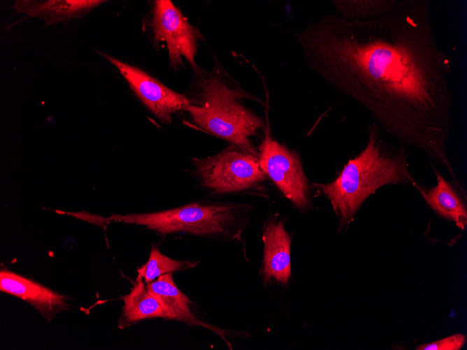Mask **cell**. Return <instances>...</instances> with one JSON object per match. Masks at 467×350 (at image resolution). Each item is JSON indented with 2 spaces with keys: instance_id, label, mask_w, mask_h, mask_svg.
<instances>
[{
  "instance_id": "6",
  "label": "cell",
  "mask_w": 467,
  "mask_h": 350,
  "mask_svg": "<svg viewBox=\"0 0 467 350\" xmlns=\"http://www.w3.org/2000/svg\"><path fill=\"white\" fill-rule=\"evenodd\" d=\"M258 151L266 176L296 208L306 209L310 205L309 185L299 154L274 140L269 126Z\"/></svg>"
},
{
  "instance_id": "7",
  "label": "cell",
  "mask_w": 467,
  "mask_h": 350,
  "mask_svg": "<svg viewBox=\"0 0 467 350\" xmlns=\"http://www.w3.org/2000/svg\"><path fill=\"white\" fill-rule=\"evenodd\" d=\"M150 26L155 42L166 43L170 63L174 68L182 65V58L196 67L195 55L200 33L171 1H155Z\"/></svg>"
},
{
  "instance_id": "5",
  "label": "cell",
  "mask_w": 467,
  "mask_h": 350,
  "mask_svg": "<svg viewBox=\"0 0 467 350\" xmlns=\"http://www.w3.org/2000/svg\"><path fill=\"white\" fill-rule=\"evenodd\" d=\"M195 166L203 185L215 194L247 190L266 177L257 156L232 144L212 156L195 159Z\"/></svg>"
},
{
  "instance_id": "17",
  "label": "cell",
  "mask_w": 467,
  "mask_h": 350,
  "mask_svg": "<svg viewBox=\"0 0 467 350\" xmlns=\"http://www.w3.org/2000/svg\"><path fill=\"white\" fill-rule=\"evenodd\" d=\"M466 336L457 333L440 340L422 344L416 348L418 350H459L464 345Z\"/></svg>"
},
{
  "instance_id": "2",
  "label": "cell",
  "mask_w": 467,
  "mask_h": 350,
  "mask_svg": "<svg viewBox=\"0 0 467 350\" xmlns=\"http://www.w3.org/2000/svg\"><path fill=\"white\" fill-rule=\"evenodd\" d=\"M417 181L410 171L405 146L396 147L389 143L373 120L364 149L349 160L334 180L314 185L329 199L343 227L352 221L365 200L378 189L413 185Z\"/></svg>"
},
{
  "instance_id": "14",
  "label": "cell",
  "mask_w": 467,
  "mask_h": 350,
  "mask_svg": "<svg viewBox=\"0 0 467 350\" xmlns=\"http://www.w3.org/2000/svg\"><path fill=\"white\" fill-rule=\"evenodd\" d=\"M122 298L124 305L117 323L120 329L148 319H166L161 305L149 293L140 275L137 276L129 293Z\"/></svg>"
},
{
  "instance_id": "13",
  "label": "cell",
  "mask_w": 467,
  "mask_h": 350,
  "mask_svg": "<svg viewBox=\"0 0 467 350\" xmlns=\"http://www.w3.org/2000/svg\"><path fill=\"white\" fill-rule=\"evenodd\" d=\"M431 165L436 177L437 184L426 188L417 181L413 186L436 213L453 221L459 228L464 229L467 224V211L457 191L459 184L446 180L433 164Z\"/></svg>"
},
{
  "instance_id": "4",
  "label": "cell",
  "mask_w": 467,
  "mask_h": 350,
  "mask_svg": "<svg viewBox=\"0 0 467 350\" xmlns=\"http://www.w3.org/2000/svg\"><path fill=\"white\" fill-rule=\"evenodd\" d=\"M245 205L194 203L170 210L130 214H113L108 221L145 226L162 235L184 233L206 237L239 236V214Z\"/></svg>"
},
{
  "instance_id": "16",
  "label": "cell",
  "mask_w": 467,
  "mask_h": 350,
  "mask_svg": "<svg viewBox=\"0 0 467 350\" xmlns=\"http://www.w3.org/2000/svg\"><path fill=\"white\" fill-rule=\"evenodd\" d=\"M197 263L198 262L169 258L161 253L157 248L152 247L148 261L137 269V272L147 284L163 275L194 268Z\"/></svg>"
},
{
  "instance_id": "11",
  "label": "cell",
  "mask_w": 467,
  "mask_h": 350,
  "mask_svg": "<svg viewBox=\"0 0 467 350\" xmlns=\"http://www.w3.org/2000/svg\"><path fill=\"white\" fill-rule=\"evenodd\" d=\"M149 293L161 305L167 319L183 322L189 326H199L213 330L227 342L222 330L201 321L191 310V300L176 286L173 273L163 275L146 284Z\"/></svg>"
},
{
  "instance_id": "10",
  "label": "cell",
  "mask_w": 467,
  "mask_h": 350,
  "mask_svg": "<svg viewBox=\"0 0 467 350\" xmlns=\"http://www.w3.org/2000/svg\"><path fill=\"white\" fill-rule=\"evenodd\" d=\"M264 243L261 275L264 283L287 284L292 274V238L282 221H266L262 233Z\"/></svg>"
},
{
  "instance_id": "15",
  "label": "cell",
  "mask_w": 467,
  "mask_h": 350,
  "mask_svg": "<svg viewBox=\"0 0 467 350\" xmlns=\"http://www.w3.org/2000/svg\"><path fill=\"white\" fill-rule=\"evenodd\" d=\"M397 0H334L332 4L347 20H366L388 12Z\"/></svg>"
},
{
  "instance_id": "3",
  "label": "cell",
  "mask_w": 467,
  "mask_h": 350,
  "mask_svg": "<svg viewBox=\"0 0 467 350\" xmlns=\"http://www.w3.org/2000/svg\"><path fill=\"white\" fill-rule=\"evenodd\" d=\"M199 80V100L192 101L183 110L200 129L259 157L250 138L266 125L239 101L249 95L231 87L217 67Z\"/></svg>"
},
{
  "instance_id": "12",
  "label": "cell",
  "mask_w": 467,
  "mask_h": 350,
  "mask_svg": "<svg viewBox=\"0 0 467 350\" xmlns=\"http://www.w3.org/2000/svg\"><path fill=\"white\" fill-rule=\"evenodd\" d=\"M106 2L103 0H17L12 6L17 13L43 19L51 25L78 19Z\"/></svg>"
},
{
  "instance_id": "8",
  "label": "cell",
  "mask_w": 467,
  "mask_h": 350,
  "mask_svg": "<svg viewBox=\"0 0 467 350\" xmlns=\"http://www.w3.org/2000/svg\"><path fill=\"white\" fill-rule=\"evenodd\" d=\"M98 52L117 68L141 101L163 122L171 123L173 113L183 110L192 103V100L168 88L141 68Z\"/></svg>"
},
{
  "instance_id": "1",
  "label": "cell",
  "mask_w": 467,
  "mask_h": 350,
  "mask_svg": "<svg viewBox=\"0 0 467 350\" xmlns=\"http://www.w3.org/2000/svg\"><path fill=\"white\" fill-rule=\"evenodd\" d=\"M294 36L317 76L458 181L447 150L452 59L438 43L430 1L397 0L366 20L326 14Z\"/></svg>"
},
{
  "instance_id": "9",
  "label": "cell",
  "mask_w": 467,
  "mask_h": 350,
  "mask_svg": "<svg viewBox=\"0 0 467 350\" xmlns=\"http://www.w3.org/2000/svg\"><path fill=\"white\" fill-rule=\"evenodd\" d=\"M0 291L24 300L48 321L69 307L71 298L6 268L0 271Z\"/></svg>"
}]
</instances>
